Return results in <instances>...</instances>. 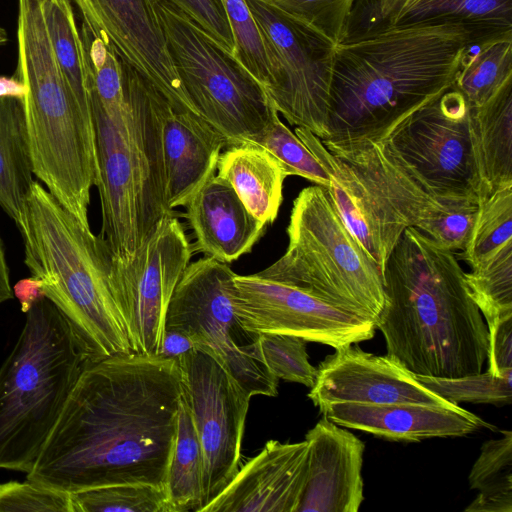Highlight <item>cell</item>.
<instances>
[{
    "label": "cell",
    "instance_id": "cell-1",
    "mask_svg": "<svg viewBox=\"0 0 512 512\" xmlns=\"http://www.w3.org/2000/svg\"><path fill=\"white\" fill-rule=\"evenodd\" d=\"M182 394L177 359L130 352L88 362L27 479L69 494L166 488Z\"/></svg>",
    "mask_w": 512,
    "mask_h": 512
},
{
    "label": "cell",
    "instance_id": "cell-2",
    "mask_svg": "<svg viewBox=\"0 0 512 512\" xmlns=\"http://www.w3.org/2000/svg\"><path fill=\"white\" fill-rule=\"evenodd\" d=\"M484 33L490 32L444 21L418 22L337 43L324 140L381 138L453 86L468 44Z\"/></svg>",
    "mask_w": 512,
    "mask_h": 512
},
{
    "label": "cell",
    "instance_id": "cell-3",
    "mask_svg": "<svg viewBox=\"0 0 512 512\" xmlns=\"http://www.w3.org/2000/svg\"><path fill=\"white\" fill-rule=\"evenodd\" d=\"M464 273L453 251L414 227L393 248L375 327L387 354L412 373L455 378L482 372L488 329Z\"/></svg>",
    "mask_w": 512,
    "mask_h": 512
},
{
    "label": "cell",
    "instance_id": "cell-4",
    "mask_svg": "<svg viewBox=\"0 0 512 512\" xmlns=\"http://www.w3.org/2000/svg\"><path fill=\"white\" fill-rule=\"evenodd\" d=\"M121 59V58H120ZM123 96L103 102L87 85L98 169L102 229L114 258L130 261L169 211L165 197L159 90L121 59Z\"/></svg>",
    "mask_w": 512,
    "mask_h": 512
},
{
    "label": "cell",
    "instance_id": "cell-5",
    "mask_svg": "<svg viewBox=\"0 0 512 512\" xmlns=\"http://www.w3.org/2000/svg\"><path fill=\"white\" fill-rule=\"evenodd\" d=\"M24 263L67 318L92 361L133 352L111 278L112 254L39 181L21 224Z\"/></svg>",
    "mask_w": 512,
    "mask_h": 512
},
{
    "label": "cell",
    "instance_id": "cell-6",
    "mask_svg": "<svg viewBox=\"0 0 512 512\" xmlns=\"http://www.w3.org/2000/svg\"><path fill=\"white\" fill-rule=\"evenodd\" d=\"M16 77L24 99L34 175L84 225L98 169L92 119L80 108L55 58L41 0H18Z\"/></svg>",
    "mask_w": 512,
    "mask_h": 512
},
{
    "label": "cell",
    "instance_id": "cell-7",
    "mask_svg": "<svg viewBox=\"0 0 512 512\" xmlns=\"http://www.w3.org/2000/svg\"><path fill=\"white\" fill-rule=\"evenodd\" d=\"M90 361L59 309L46 297L35 303L0 367V468L33 469Z\"/></svg>",
    "mask_w": 512,
    "mask_h": 512
},
{
    "label": "cell",
    "instance_id": "cell-8",
    "mask_svg": "<svg viewBox=\"0 0 512 512\" xmlns=\"http://www.w3.org/2000/svg\"><path fill=\"white\" fill-rule=\"evenodd\" d=\"M286 232V252L257 273L375 324L385 301L383 273L346 228L324 187L300 191Z\"/></svg>",
    "mask_w": 512,
    "mask_h": 512
},
{
    "label": "cell",
    "instance_id": "cell-9",
    "mask_svg": "<svg viewBox=\"0 0 512 512\" xmlns=\"http://www.w3.org/2000/svg\"><path fill=\"white\" fill-rule=\"evenodd\" d=\"M155 7L193 109L222 134L227 147L255 142L279 115L263 84L185 14L156 0Z\"/></svg>",
    "mask_w": 512,
    "mask_h": 512
},
{
    "label": "cell",
    "instance_id": "cell-10",
    "mask_svg": "<svg viewBox=\"0 0 512 512\" xmlns=\"http://www.w3.org/2000/svg\"><path fill=\"white\" fill-rule=\"evenodd\" d=\"M234 276L228 264L211 257L190 262L173 292L165 328L188 335L249 396H277L279 379L262 362L258 335L243 329L236 316Z\"/></svg>",
    "mask_w": 512,
    "mask_h": 512
},
{
    "label": "cell",
    "instance_id": "cell-11",
    "mask_svg": "<svg viewBox=\"0 0 512 512\" xmlns=\"http://www.w3.org/2000/svg\"><path fill=\"white\" fill-rule=\"evenodd\" d=\"M469 110L463 95L451 87L375 141L436 198L478 203Z\"/></svg>",
    "mask_w": 512,
    "mask_h": 512
},
{
    "label": "cell",
    "instance_id": "cell-12",
    "mask_svg": "<svg viewBox=\"0 0 512 512\" xmlns=\"http://www.w3.org/2000/svg\"><path fill=\"white\" fill-rule=\"evenodd\" d=\"M268 63L265 87L278 113L321 140L327 137L335 46L266 0H245Z\"/></svg>",
    "mask_w": 512,
    "mask_h": 512
},
{
    "label": "cell",
    "instance_id": "cell-13",
    "mask_svg": "<svg viewBox=\"0 0 512 512\" xmlns=\"http://www.w3.org/2000/svg\"><path fill=\"white\" fill-rule=\"evenodd\" d=\"M192 254L183 224L171 213L130 261L112 256L114 294L133 352L158 355L170 300Z\"/></svg>",
    "mask_w": 512,
    "mask_h": 512
},
{
    "label": "cell",
    "instance_id": "cell-14",
    "mask_svg": "<svg viewBox=\"0 0 512 512\" xmlns=\"http://www.w3.org/2000/svg\"><path fill=\"white\" fill-rule=\"evenodd\" d=\"M186 401L200 440L205 507L240 467L241 445L251 396L213 356L193 349L177 358Z\"/></svg>",
    "mask_w": 512,
    "mask_h": 512
},
{
    "label": "cell",
    "instance_id": "cell-15",
    "mask_svg": "<svg viewBox=\"0 0 512 512\" xmlns=\"http://www.w3.org/2000/svg\"><path fill=\"white\" fill-rule=\"evenodd\" d=\"M235 313L243 329L288 334L339 349L373 338L374 322L309 292L258 273L234 276Z\"/></svg>",
    "mask_w": 512,
    "mask_h": 512
},
{
    "label": "cell",
    "instance_id": "cell-16",
    "mask_svg": "<svg viewBox=\"0 0 512 512\" xmlns=\"http://www.w3.org/2000/svg\"><path fill=\"white\" fill-rule=\"evenodd\" d=\"M70 1L83 22L106 37L119 57L148 79L172 109L196 113L170 59L155 0Z\"/></svg>",
    "mask_w": 512,
    "mask_h": 512
},
{
    "label": "cell",
    "instance_id": "cell-17",
    "mask_svg": "<svg viewBox=\"0 0 512 512\" xmlns=\"http://www.w3.org/2000/svg\"><path fill=\"white\" fill-rule=\"evenodd\" d=\"M308 397L319 409L338 402L454 405L425 388L392 356L365 352L356 343L336 349L319 364Z\"/></svg>",
    "mask_w": 512,
    "mask_h": 512
},
{
    "label": "cell",
    "instance_id": "cell-18",
    "mask_svg": "<svg viewBox=\"0 0 512 512\" xmlns=\"http://www.w3.org/2000/svg\"><path fill=\"white\" fill-rule=\"evenodd\" d=\"M321 141L366 187L396 244L406 228H417L437 211L457 201L436 198L378 141Z\"/></svg>",
    "mask_w": 512,
    "mask_h": 512
},
{
    "label": "cell",
    "instance_id": "cell-19",
    "mask_svg": "<svg viewBox=\"0 0 512 512\" xmlns=\"http://www.w3.org/2000/svg\"><path fill=\"white\" fill-rule=\"evenodd\" d=\"M307 461L306 440H269L201 512H297Z\"/></svg>",
    "mask_w": 512,
    "mask_h": 512
},
{
    "label": "cell",
    "instance_id": "cell-20",
    "mask_svg": "<svg viewBox=\"0 0 512 512\" xmlns=\"http://www.w3.org/2000/svg\"><path fill=\"white\" fill-rule=\"evenodd\" d=\"M305 440L307 474L297 512H357L364 499V442L324 416Z\"/></svg>",
    "mask_w": 512,
    "mask_h": 512
},
{
    "label": "cell",
    "instance_id": "cell-21",
    "mask_svg": "<svg viewBox=\"0 0 512 512\" xmlns=\"http://www.w3.org/2000/svg\"><path fill=\"white\" fill-rule=\"evenodd\" d=\"M335 424L390 441L419 442L434 437H460L491 427L459 405L418 403H331L319 409Z\"/></svg>",
    "mask_w": 512,
    "mask_h": 512
},
{
    "label": "cell",
    "instance_id": "cell-22",
    "mask_svg": "<svg viewBox=\"0 0 512 512\" xmlns=\"http://www.w3.org/2000/svg\"><path fill=\"white\" fill-rule=\"evenodd\" d=\"M184 207L195 238L193 252L222 263L230 264L249 253L266 230L232 186L216 174Z\"/></svg>",
    "mask_w": 512,
    "mask_h": 512
},
{
    "label": "cell",
    "instance_id": "cell-23",
    "mask_svg": "<svg viewBox=\"0 0 512 512\" xmlns=\"http://www.w3.org/2000/svg\"><path fill=\"white\" fill-rule=\"evenodd\" d=\"M225 138L196 113L166 104L163 117L165 197L169 211L184 207L216 174Z\"/></svg>",
    "mask_w": 512,
    "mask_h": 512
},
{
    "label": "cell",
    "instance_id": "cell-24",
    "mask_svg": "<svg viewBox=\"0 0 512 512\" xmlns=\"http://www.w3.org/2000/svg\"><path fill=\"white\" fill-rule=\"evenodd\" d=\"M469 116L479 202L512 186V80L485 104L470 108Z\"/></svg>",
    "mask_w": 512,
    "mask_h": 512
},
{
    "label": "cell",
    "instance_id": "cell-25",
    "mask_svg": "<svg viewBox=\"0 0 512 512\" xmlns=\"http://www.w3.org/2000/svg\"><path fill=\"white\" fill-rule=\"evenodd\" d=\"M216 171L255 218L266 226L276 220L287 176L268 150L255 142L229 146L221 152Z\"/></svg>",
    "mask_w": 512,
    "mask_h": 512
},
{
    "label": "cell",
    "instance_id": "cell-26",
    "mask_svg": "<svg viewBox=\"0 0 512 512\" xmlns=\"http://www.w3.org/2000/svg\"><path fill=\"white\" fill-rule=\"evenodd\" d=\"M34 167L24 100L0 98V206L21 224Z\"/></svg>",
    "mask_w": 512,
    "mask_h": 512
},
{
    "label": "cell",
    "instance_id": "cell-27",
    "mask_svg": "<svg viewBox=\"0 0 512 512\" xmlns=\"http://www.w3.org/2000/svg\"><path fill=\"white\" fill-rule=\"evenodd\" d=\"M512 80V29L476 36L467 46L453 88L470 108L491 99Z\"/></svg>",
    "mask_w": 512,
    "mask_h": 512
},
{
    "label": "cell",
    "instance_id": "cell-28",
    "mask_svg": "<svg viewBox=\"0 0 512 512\" xmlns=\"http://www.w3.org/2000/svg\"><path fill=\"white\" fill-rule=\"evenodd\" d=\"M204 461L190 409L182 398L166 490L173 512H199L203 499Z\"/></svg>",
    "mask_w": 512,
    "mask_h": 512
},
{
    "label": "cell",
    "instance_id": "cell-29",
    "mask_svg": "<svg viewBox=\"0 0 512 512\" xmlns=\"http://www.w3.org/2000/svg\"><path fill=\"white\" fill-rule=\"evenodd\" d=\"M42 12L58 66L84 114L92 119L86 85L83 45L70 0H41Z\"/></svg>",
    "mask_w": 512,
    "mask_h": 512
},
{
    "label": "cell",
    "instance_id": "cell-30",
    "mask_svg": "<svg viewBox=\"0 0 512 512\" xmlns=\"http://www.w3.org/2000/svg\"><path fill=\"white\" fill-rule=\"evenodd\" d=\"M437 21L488 32L512 29V0H417L401 10L394 25Z\"/></svg>",
    "mask_w": 512,
    "mask_h": 512
},
{
    "label": "cell",
    "instance_id": "cell-31",
    "mask_svg": "<svg viewBox=\"0 0 512 512\" xmlns=\"http://www.w3.org/2000/svg\"><path fill=\"white\" fill-rule=\"evenodd\" d=\"M471 489L478 490L467 512L512 511V432L504 431L499 439L486 441L469 477Z\"/></svg>",
    "mask_w": 512,
    "mask_h": 512
},
{
    "label": "cell",
    "instance_id": "cell-32",
    "mask_svg": "<svg viewBox=\"0 0 512 512\" xmlns=\"http://www.w3.org/2000/svg\"><path fill=\"white\" fill-rule=\"evenodd\" d=\"M512 244V186L503 187L478 202L477 216L462 259L474 268Z\"/></svg>",
    "mask_w": 512,
    "mask_h": 512
},
{
    "label": "cell",
    "instance_id": "cell-33",
    "mask_svg": "<svg viewBox=\"0 0 512 512\" xmlns=\"http://www.w3.org/2000/svg\"><path fill=\"white\" fill-rule=\"evenodd\" d=\"M467 291L487 328L512 316V244L464 273Z\"/></svg>",
    "mask_w": 512,
    "mask_h": 512
},
{
    "label": "cell",
    "instance_id": "cell-34",
    "mask_svg": "<svg viewBox=\"0 0 512 512\" xmlns=\"http://www.w3.org/2000/svg\"><path fill=\"white\" fill-rule=\"evenodd\" d=\"M73 512H173L166 488L125 483L71 494Z\"/></svg>",
    "mask_w": 512,
    "mask_h": 512
},
{
    "label": "cell",
    "instance_id": "cell-35",
    "mask_svg": "<svg viewBox=\"0 0 512 512\" xmlns=\"http://www.w3.org/2000/svg\"><path fill=\"white\" fill-rule=\"evenodd\" d=\"M415 378L428 390L456 405L467 402L502 406L512 400V371L503 376L492 375L487 370L455 378L417 374Z\"/></svg>",
    "mask_w": 512,
    "mask_h": 512
},
{
    "label": "cell",
    "instance_id": "cell-36",
    "mask_svg": "<svg viewBox=\"0 0 512 512\" xmlns=\"http://www.w3.org/2000/svg\"><path fill=\"white\" fill-rule=\"evenodd\" d=\"M257 342L262 362L276 378L308 388L314 385L317 368L309 361L305 339L288 334L260 333Z\"/></svg>",
    "mask_w": 512,
    "mask_h": 512
},
{
    "label": "cell",
    "instance_id": "cell-37",
    "mask_svg": "<svg viewBox=\"0 0 512 512\" xmlns=\"http://www.w3.org/2000/svg\"><path fill=\"white\" fill-rule=\"evenodd\" d=\"M268 150L280 163L286 176H300L322 187L329 176L303 142L279 118L255 141Z\"/></svg>",
    "mask_w": 512,
    "mask_h": 512
},
{
    "label": "cell",
    "instance_id": "cell-38",
    "mask_svg": "<svg viewBox=\"0 0 512 512\" xmlns=\"http://www.w3.org/2000/svg\"><path fill=\"white\" fill-rule=\"evenodd\" d=\"M334 45L344 38L354 0H266Z\"/></svg>",
    "mask_w": 512,
    "mask_h": 512
},
{
    "label": "cell",
    "instance_id": "cell-39",
    "mask_svg": "<svg viewBox=\"0 0 512 512\" xmlns=\"http://www.w3.org/2000/svg\"><path fill=\"white\" fill-rule=\"evenodd\" d=\"M221 1L235 39L234 55L266 87L269 74L264 45L246 1Z\"/></svg>",
    "mask_w": 512,
    "mask_h": 512
},
{
    "label": "cell",
    "instance_id": "cell-40",
    "mask_svg": "<svg viewBox=\"0 0 512 512\" xmlns=\"http://www.w3.org/2000/svg\"><path fill=\"white\" fill-rule=\"evenodd\" d=\"M478 211V203L457 200L424 220L416 229L437 245L450 251H463Z\"/></svg>",
    "mask_w": 512,
    "mask_h": 512
},
{
    "label": "cell",
    "instance_id": "cell-41",
    "mask_svg": "<svg viewBox=\"0 0 512 512\" xmlns=\"http://www.w3.org/2000/svg\"><path fill=\"white\" fill-rule=\"evenodd\" d=\"M73 512L71 494L27 479L0 484V512Z\"/></svg>",
    "mask_w": 512,
    "mask_h": 512
},
{
    "label": "cell",
    "instance_id": "cell-42",
    "mask_svg": "<svg viewBox=\"0 0 512 512\" xmlns=\"http://www.w3.org/2000/svg\"><path fill=\"white\" fill-rule=\"evenodd\" d=\"M185 14L202 30L234 54L235 39L221 0H156Z\"/></svg>",
    "mask_w": 512,
    "mask_h": 512
},
{
    "label": "cell",
    "instance_id": "cell-43",
    "mask_svg": "<svg viewBox=\"0 0 512 512\" xmlns=\"http://www.w3.org/2000/svg\"><path fill=\"white\" fill-rule=\"evenodd\" d=\"M488 329V371L503 376L512 371V316L504 318Z\"/></svg>",
    "mask_w": 512,
    "mask_h": 512
},
{
    "label": "cell",
    "instance_id": "cell-44",
    "mask_svg": "<svg viewBox=\"0 0 512 512\" xmlns=\"http://www.w3.org/2000/svg\"><path fill=\"white\" fill-rule=\"evenodd\" d=\"M195 349L192 339L185 333L165 328L158 355L165 358H174Z\"/></svg>",
    "mask_w": 512,
    "mask_h": 512
},
{
    "label": "cell",
    "instance_id": "cell-45",
    "mask_svg": "<svg viewBox=\"0 0 512 512\" xmlns=\"http://www.w3.org/2000/svg\"><path fill=\"white\" fill-rule=\"evenodd\" d=\"M13 295L19 300L21 311L27 313L35 303L45 298L42 283L30 276L18 281L12 288Z\"/></svg>",
    "mask_w": 512,
    "mask_h": 512
},
{
    "label": "cell",
    "instance_id": "cell-46",
    "mask_svg": "<svg viewBox=\"0 0 512 512\" xmlns=\"http://www.w3.org/2000/svg\"><path fill=\"white\" fill-rule=\"evenodd\" d=\"M27 93V86L16 76H0V98L13 97L24 100Z\"/></svg>",
    "mask_w": 512,
    "mask_h": 512
},
{
    "label": "cell",
    "instance_id": "cell-47",
    "mask_svg": "<svg viewBox=\"0 0 512 512\" xmlns=\"http://www.w3.org/2000/svg\"><path fill=\"white\" fill-rule=\"evenodd\" d=\"M13 298L10 285L9 267L6 260L3 240L0 236V304Z\"/></svg>",
    "mask_w": 512,
    "mask_h": 512
},
{
    "label": "cell",
    "instance_id": "cell-48",
    "mask_svg": "<svg viewBox=\"0 0 512 512\" xmlns=\"http://www.w3.org/2000/svg\"><path fill=\"white\" fill-rule=\"evenodd\" d=\"M410 0H377L381 16L388 26L394 25V22Z\"/></svg>",
    "mask_w": 512,
    "mask_h": 512
},
{
    "label": "cell",
    "instance_id": "cell-49",
    "mask_svg": "<svg viewBox=\"0 0 512 512\" xmlns=\"http://www.w3.org/2000/svg\"><path fill=\"white\" fill-rule=\"evenodd\" d=\"M415 1H417V0H410V1H409V2L404 6V7H406V6L410 5L411 3L415 2ZM400 12H401V11H400Z\"/></svg>",
    "mask_w": 512,
    "mask_h": 512
}]
</instances>
